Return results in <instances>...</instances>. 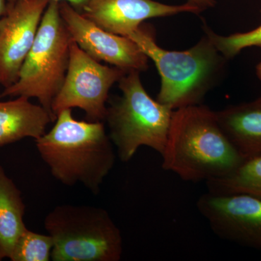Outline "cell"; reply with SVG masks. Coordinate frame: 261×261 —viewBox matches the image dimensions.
I'll use <instances>...</instances> for the list:
<instances>
[{
	"label": "cell",
	"instance_id": "6",
	"mask_svg": "<svg viewBox=\"0 0 261 261\" xmlns=\"http://www.w3.org/2000/svg\"><path fill=\"white\" fill-rule=\"evenodd\" d=\"M72 42L60 13L59 2L50 0L18 80L3 89L0 99L20 96L36 98L39 105L56 116L51 106L64 82Z\"/></svg>",
	"mask_w": 261,
	"mask_h": 261
},
{
	"label": "cell",
	"instance_id": "7",
	"mask_svg": "<svg viewBox=\"0 0 261 261\" xmlns=\"http://www.w3.org/2000/svg\"><path fill=\"white\" fill-rule=\"evenodd\" d=\"M127 73L96 61L73 40L68 70L53 101L51 112L56 116L63 110L80 108L89 121L103 122L107 115L110 91Z\"/></svg>",
	"mask_w": 261,
	"mask_h": 261
},
{
	"label": "cell",
	"instance_id": "16",
	"mask_svg": "<svg viewBox=\"0 0 261 261\" xmlns=\"http://www.w3.org/2000/svg\"><path fill=\"white\" fill-rule=\"evenodd\" d=\"M49 234L34 232L27 228L20 235L10 256L12 261H48L53 251Z\"/></svg>",
	"mask_w": 261,
	"mask_h": 261
},
{
	"label": "cell",
	"instance_id": "5",
	"mask_svg": "<svg viewBox=\"0 0 261 261\" xmlns=\"http://www.w3.org/2000/svg\"><path fill=\"white\" fill-rule=\"evenodd\" d=\"M44 226L53 238L54 261H118L123 238L108 211L64 204L46 216Z\"/></svg>",
	"mask_w": 261,
	"mask_h": 261
},
{
	"label": "cell",
	"instance_id": "17",
	"mask_svg": "<svg viewBox=\"0 0 261 261\" xmlns=\"http://www.w3.org/2000/svg\"><path fill=\"white\" fill-rule=\"evenodd\" d=\"M204 32L227 60H231L246 48L257 47L261 49V25L250 32L236 33L229 36H221L216 34L204 24Z\"/></svg>",
	"mask_w": 261,
	"mask_h": 261
},
{
	"label": "cell",
	"instance_id": "12",
	"mask_svg": "<svg viewBox=\"0 0 261 261\" xmlns=\"http://www.w3.org/2000/svg\"><path fill=\"white\" fill-rule=\"evenodd\" d=\"M56 117L41 105L20 96L8 101L0 100V147L24 138L37 140L46 133Z\"/></svg>",
	"mask_w": 261,
	"mask_h": 261
},
{
	"label": "cell",
	"instance_id": "20",
	"mask_svg": "<svg viewBox=\"0 0 261 261\" xmlns=\"http://www.w3.org/2000/svg\"><path fill=\"white\" fill-rule=\"evenodd\" d=\"M7 0H0V18H2L3 15L5 14L7 10Z\"/></svg>",
	"mask_w": 261,
	"mask_h": 261
},
{
	"label": "cell",
	"instance_id": "1",
	"mask_svg": "<svg viewBox=\"0 0 261 261\" xmlns=\"http://www.w3.org/2000/svg\"><path fill=\"white\" fill-rule=\"evenodd\" d=\"M162 168L184 181H210L224 176L244 158L224 133L216 111L203 105L174 110Z\"/></svg>",
	"mask_w": 261,
	"mask_h": 261
},
{
	"label": "cell",
	"instance_id": "21",
	"mask_svg": "<svg viewBox=\"0 0 261 261\" xmlns=\"http://www.w3.org/2000/svg\"><path fill=\"white\" fill-rule=\"evenodd\" d=\"M255 73H256L257 79L261 82V61L256 65Z\"/></svg>",
	"mask_w": 261,
	"mask_h": 261
},
{
	"label": "cell",
	"instance_id": "8",
	"mask_svg": "<svg viewBox=\"0 0 261 261\" xmlns=\"http://www.w3.org/2000/svg\"><path fill=\"white\" fill-rule=\"evenodd\" d=\"M197 207L220 238L261 250L260 199L207 192L200 196Z\"/></svg>",
	"mask_w": 261,
	"mask_h": 261
},
{
	"label": "cell",
	"instance_id": "15",
	"mask_svg": "<svg viewBox=\"0 0 261 261\" xmlns=\"http://www.w3.org/2000/svg\"><path fill=\"white\" fill-rule=\"evenodd\" d=\"M206 185L211 193L245 194L261 200V154L245 159L228 174L206 181Z\"/></svg>",
	"mask_w": 261,
	"mask_h": 261
},
{
	"label": "cell",
	"instance_id": "4",
	"mask_svg": "<svg viewBox=\"0 0 261 261\" xmlns=\"http://www.w3.org/2000/svg\"><path fill=\"white\" fill-rule=\"evenodd\" d=\"M118 87L121 97L108 106L105 121L120 160L128 162L143 146L162 154L173 110L149 95L137 70L123 75Z\"/></svg>",
	"mask_w": 261,
	"mask_h": 261
},
{
	"label": "cell",
	"instance_id": "10",
	"mask_svg": "<svg viewBox=\"0 0 261 261\" xmlns=\"http://www.w3.org/2000/svg\"><path fill=\"white\" fill-rule=\"evenodd\" d=\"M50 0H15L8 3L0 18V85L18 80Z\"/></svg>",
	"mask_w": 261,
	"mask_h": 261
},
{
	"label": "cell",
	"instance_id": "11",
	"mask_svg": "<svg viewBox=\"0 0 261 261\" xmlns=\"http://www.w3.org/2000/svg\"><path fill=\"white\" fill-rule=\"evenodd\" d=\"M203 10L190 3L168 5L154 0H90L81 13L104 30L128 37L148 19L181 13L199 14Z\"/></svg>",
	"mask_w": 261,
	"mask_h": 261
},
{
	"label": "cell",
	"instance_id": "13",
	"mask_svg": "<svg viewBox=\"0 0 261 261\" xmlns=\"http://www.w3.org/2000/svg\"><path fill=\"white\" fill-rule=\"evenodd\" d=\"M216 113L224 133L244 159L261 154V96Z\"/></svg>",
	"mask_w": 261,
	"mask_h": 261
},
{
	"label": "cell",
	"instance_id": "3",
	"mask_svg": "<svg viewBox=\"0 0 261 261\" xmlns=\"http://www.w3.org/2000/svg\"><path fill=\"white\" fill-rule=\"evenodd\" d=\"M128 37L155 65L161 79L157 100L173 111L200 105L226 73L228 60L205 33L195 46L184 51L160 47L153 33L142 25Z\"/></svg>",
	"mask_w": 261,
	"mask_h": 261
},
{
	"label": "cell",
	"instance_id": "19",
	"mask_svg": "<svg viewBox=\"0 0 261 261\" xmlns=\"http://www.w3.org/2000/svg\"><path fill=\"white\" fill-rule=\"evenodd\" d=\"M188 3L200 7L202 10L213 8L216 5L215 0H188Z\"/></svg>",
	"mask_w": 261,
	"mask_h": 261
},
{
	"label": "cell",
	"instance_id": "9",
	"mask_svg": "<svg viewBox=\"0 0 261 261\" xmlns=\"http://www.w3.org/2000/svg\"><path fill=\"white\" fill-rule=\"evenodd\" d=\"M59 5L72 39L89 56L126 72L147 70L149 58L130 38L104 30L66 2H59Z\"/></svg>",
	"mask_w": 261,
	"mask_h": 261
},
{
	"label": "cell",
	"instance_id": "14",
	"mask_svg": "<svg viewBox=\"0 0 261 261\" xmlns=\"http://www.w3.org/2000/svg\"><path fill=\"white\" fill-rule=\"evenodd\" d=\"M21 192L0 166V258H10L15 244L27 229Z\"/></svg>",
	"mask_w": 261,
	"mask_h": 261
},
{
	"label": "cell",
	"instance_id": "18",
	"mask_svg": "<svg viewBox=\"0 0 261 261\" xmlns=\"http://www.w3.org/2000/svg\"><path fill=\"white\" fill-rule=\"evenodd\" d=\"M15 0H7V3H13ZM58 2H66L69 3L72 7L75 8L78 11L82 12V9L84 8L85 5L88 4L90 0H56Z\"/></svg>",
	"mask_w": 261,
	"mask_h": 261
},
{
	"label": "cell",
	"instance_id": "23",
	"mask_svg": "<svg viewBox=\"0 0 261 261\" xmlns=\"http://www.w3.org/2000/svg\"><path fill=\"white\" fill-rule=\"evenodd\" d=\"M0 87H1V85H0Z\"/></svg>",
	"mask_w": 261,
	"mask_h": 261
},
{
	"label": "cell",
	"instance_id": "22",
	"mask_svg": "<svg viewBox=\"0 0 261 261\" xmlns=\"http://www.w3.org/2000/svg\"><path fill=\"white\" fill-rule=\"evenodd\" d=\"M0 260H1V258H0Z\"/></svg>",
	"mask_w": 261,
	"mask_h": 261
},
{
	"label": "cell",
	"instance_id": "24",
	"mask_svg": "<svg viewBox=\"0 0 261 261\" xmlns=\"http://www.w3.org/2000/svg\"><path fill=\"white\" fill-rule=\"evenodd\" d=\"M260 12H261V9H260Z\"/></svg>",
	"mask_w": 261,
	"mask_h": 261
},
{
	"label": "cell",
	"instance_id": "2",
	"mask_svg": "<svg viewBox=\"0 0 261 261\" xmlns=\"http://www.w3.org/2000/svg\"><path fill=\"white\" fill-rule=\"evenodd\" d=\"M35 142L55 178L66 186L81 184L94 195L116 161L103 122L78 121L72 109L60 111L54 126Z\"/></svg>",
	"mask_w": 261,
	"mask_h": 261
}]
</instances>
